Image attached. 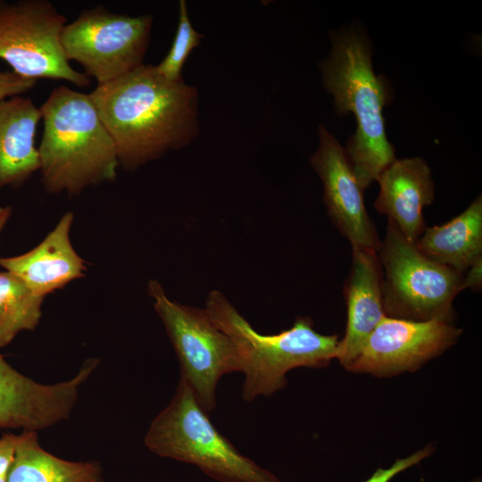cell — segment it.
<instances>
[{"instance_id": "cell-23", "label": "cell", "mask_w": 482, "mask_h": 482, "mask_svg": "<svg viewBox=\"0 0 482 482\" xmlns=\"http://www.w3.org/2000/svg\"><path fill=\"white\" fill-rule=\"evenodd\" d=\"M17 435L4 434L0 437V478H6L13 460Z\"/></svg>"}, {"instance_id": "cell-2", "label": "cell", "mask_w": 482, "mask_h": 482, "mask_svg": "<svg viewBox=\"0 0 482 482\" xmlns=\"http://www.w3.org/2000/svg\"><path fill=\"white\" fill-rule=\"evenodd\" d=\"M320 70L336 112L340 115L352 112L356 119L355 134L348 139L345 152L364 191L396 160L382 113L391 96L388 83L375 74L369 42L354 29L332 37L331 51Z\"/></svg>"}, {"instance_id": "cell-16", "label": "cell", "mask_w": 482, "mask_h": 482, "mask_svg": "<svg viewBox=\"0 0 482 482\" xmlns=\"http://www.w3.org/2000/svg\"><path fill=\"white\" fill-rule=\"evenodd\" d=\"M39 107L24 96L0 102V187H18L40 169L35 145Z\"/></svg>"}, {"instance_id": "cell-12", "label": "cell", "mask_w": 482, "mask_h": 482, "mask_svg": "<svg viewBox=\"0 0 482 482\" xmlns=\"http://www.w3.org/2000/svg\"><path fill=\"white\" fill-rule=\"evenodd\" d=\"M319 147L310 162L320 178L324 203L335 227L352 245L378 251L381 240L370 218L360 187L345 149L323 126H319Z\"/></svg>"}, {"instance_id": "cell-9", "label": "cell", "mask_w": 482, "mask_h": 482, "mask_svg": "<svg viewBox=\"0 0 482 482\" xmlns=\"http://www.w3.org/2000/svg\"><path fill=\"white\" fill-rule=\"evenodd\" d=\"M66 23L47 0H0V59L25 78L88 87L92 79L74 70L63 53L61 33Z\"/></svg>"}, {"instance_id": "cell-25", "label": "cell", "mask_w": 482, "mask_h": 482, "mask_svg": "<svg viewBox=\"0 0 482 482\" xmlns=\"http://www.w3.org/2000/svg\"><path fill=\"white\" fill-rule=\"evenodd\" d=\"M11 206H0V234L12 215Z\"/></svg>"}, {"instance_id": "cell-13", "label": "cell", "mask_w": 482, "mask_h": 482, "mask_svg": "<svg viewBox=\"0 0 482 482\" xmlns=\"http://www.w3.org/2000/svg\"><path fill=\"white\" fill-rule=\"evenodd\" d=\"M352 251L351 269L343 291L347 308L346 329L336 354V359L347 370L385 316L378 252L362 248Z\"/></svg>"}, {"instance_id": "cell-8", "label": "cell", "mask_w": 482, "mask_h": 482, "mask_svg": "<svg viewBox=\"0 0 482 482\" xmlns=\"http://www.w3.org/2000/svg\"><path fill=\"white\" fill-rule=\"evenodd\" d=\"M153 16H129L98 5L82 11L61 33L66 59L75 61L97 86L141 66L147 51Z\"/></svg>"}, {"instance_id": "cell-4", "label": "cell", "mask_w": 482, "mask_h": 482, "mask_svg": "<svg viewBox=\"0 0 482 482\" xmlns=\"http://www.w3.org/2000/svg\"><path fill=\"white\" fill-rule=\"evenodd\" d=\"M205 310L234 345L245 374L242 398L246 402L282 389L287 373L295 368H321L336 358L338 336L319 333L309 317H298L291 328L278 334L263 335L220 291L208 295Z\"/></svg>"}, {"instance_id": "cell-6", "label": "cell", "mask_w": 482, "mask_h": 482, "mask_svg": "<svg viewBox=\"0 0 482 482\" xmlns=\"http://www.w3.org/2000/svg\"><path fill=\"white\" fill-rule=\"evenodd\" d=\"M378 255L386 316L452 322L453 300L464 290L463 274L426 256L390 221Z\"/></svg>"}, {"instance_id": "cell-14", "label": "cell", "mask_w": 482, "mask_h": 482, "mask_svg": "<svg viewBox=\"0 0 482 482\" xmlns=\"http://www.w3.org/2000/svg\"><path fill=\"white\" fill-rule=\"evenodd\" d=\"M73 218L67 212L37 246L20 255L1 257L0 266L43 297L83 278L87 267L71 241Z\"/></svg>"}, {"instance_id": "cell-27", "label": "cell", "mask_w": 482, "mask_h": 482, "mask_svg": "<svg viewBox=\"0 0 482 482\" xmlns=\"http://www.w3.org/2000/svg\"><path fill=\"white\" fill-rule=\"evenodd\" d=\"M0 482H6V478H0Z\"/></svg>"}, {"instance_id": "cell-7", "label": "cell", "mask_w": 482, "mask_h": 482, "mask_svg": "<svg viewBox=\"0 0 482 482\" xmlns=\"http://www.w3.org/2000/svg\"><path fill=\"white\" fill-rule=\"evenodd\" d=\"M147 290L180 364V372L201 406L210 413L215 408V392L220 378L240 371L229 337L207 311L170 300L161 284L152 279Z\"/></svg>"}, {"instance_id": "cell-21", "label": "cell", "mask_w": 482, "mask_h": 482, "mask_svg": "<svg viewBox=\"0 0 482 482\" xmlns=\"http://www.w3.org/2000/svg\"><path fill=\"white\" fill-rule=\"evenodd\" d=\"M433 449L427 446L412 454L397 459L389 468H378L375 472L363 482H390L396 475L407 469L419 464L422 460L430 455Z\"/></svg>"}, {"instance_id": "cell-5", "label": "cell", "mask_w": 482, "mask_h": 482, "mask_svg": "<svg viewBox=\"0 0 482 482\" xmlns=\"http://www.w3.org/2000/svg\"><path fill=\"white\" fill-rule=\"evenodd\" d=\"M145 444L162 457L195 465L218 482H281L217 430L182 379L168 406L152 421Z\"/></svg>"}, {"instance_id": "cell-3", "label": "cell", "mask_w": 482, "mask_h": 482, "mask_svg": "<svg viewBox=\"0 0 482 482\" xmlns=\"http://www.w3.org/2000/svg\"><path fill=\"white\" fill-rule=\"evenodd\" d=\"M39 109V170L47 192L74 195L115 179L116 147L89 94L60 86Z\"/></svg>"}, {"instance_id": "cell-26", "label": "cell", "mask_w": 482, "mask_h": 482, "mask_svg": "<svg viewBox=\"0 0 482 482\" xmlns=\"http://www.w3.org/2000/svg\"><path fill=\"white\" fill-rule=\"evenodd\" d=\"M470 482H481V480L479 478H474L470 480Z\"/></svg>"}, {"instance_id": "cell-22", "label": "cell", "mask_w": 482, "mask_h": 482, "mask_svg": "<svg viewBox=\"0 0 482 482\" xmlns=\"http://www.w3.org/2000/svg\"><path fill=\"white\" fill-rule=\"evenodd\" d=\"M36 79L22 77L12 71L0 72V102L21 96L36 86Z\"/></svg>"}, {"instance_id": "cell-24", "label": "cell", "mask_w": 482, "mask_h": 482, "mask_svg": "<svg viewBox=\"0 0 482 482\" xmlns=\"http://www.w3.org/2000/svg\"><path fill=\"white\" fill-rule=\"evenodd\" d=\"M482 259L477 261L470 269L463 274L464 289L470 288L471 290L479 291L482 286Z\"/></svg>"}, {"instance_id": "cell-20", "label": "cell", "mask_w": 482, "mask_h": 482, "mask_svg": "<svg viewBox=\"0 0 482 482\" xmlns=\"http://www.w3.org/2000/svg\"><path fill=\"white\" fill-rule=\"evenodd\" d=\"M203 36L197 32L187 13V7L185 0L179 2V21L177 30L171 46L162 59L154 66L157 72L168 80H181V71L183 66L191 54L197 47Z\"/></svg>"}, {"instance_id": "cell-1", "label": "cell", "mask_w": 482, "mask_h": 482, "mask_svg": "<svg viewBox=\"0 0 482 482\" xmlns=\"http://www.w3.org/2000/svg\"><path fill=\"white\" fill-rule=\"evenodd\" d=\"M117 151L120 166L134 170L198 133L197 90L168 80L142 64L89 94Z\"/></svg>"}, {"instance_id": "cell-15", "label": "cell", "mask_w": 482, "mask_h": 482, "mask_svg": "<svg viewBox=\"0 0 482 482\" xmlns=\"http://www.w3.org/2000/svg\"><path fill=\"white\" fill-rule=\"evenodd\" d=\"M377 181L380 189L374 203L376 210L415 243L427 227L423 208L435 197L428 165L420 157L395 160Z\"/></svg>"}, {"instance_id": "cell-19", "label": "cell", "mask_w": 482, "mask_h": 482, "mask_svg": "<svg viewBox=\"0 0 482 482\" xmlns=\"http://www.w3.org/2000/svg\"><path fill=\"white\" fill-rule=\"evenodd\" d=\"M44 299L15 275L0 271V347L9 345L20 332L36 328Z\"/></svg>"}, {"instance_id": "cell-10", "label": "cell", "mask_w": 482, "mask_h": 482, "mask_svg": "<svg viewBox=\"0 0 482 482\" xmlns=\"http://www.w3.org/2000/svg\"><path fill=\"white\" fill-rule=\"evenodd\" d=\"M461 329L450 321H414L384 316L349 368L391 377L415 371L454 345Z\"/></svg>"}, {"instance_id": "cell-11", "label": "cell", "mask_w": 482, "mask_h": 482, "mask_svg": "<svg viewBox=\"0 0 482 482\" xmlns=\"http://www.w3.org/2000/svg\"><path fill=\"white\" fill-rule=\"evenodd\" d=\"M96 365V360H87L71 379L44 385L19 372L0 353V428L37 431L68 418Z\"/></svg>"}, {"instance_id": "cell-17", "label": "cell", "mask_w": 482, "mask_h": 482, "mask_svg": "<svg viewBox=\"0 0 482 482\" xmlns=\"http://www.w3.org/2000/svg\"><path fill=\"white\" fill-rule=\"evenodd\" d=\"M415 245L428 258L464 274L482 259L481 196L448 222L426 227Z\"/></svg>"}, {"instance_id": "cell-18", "label": "cell", "mask_w": 482, "mask_h": 482, "mask_svg": "<svg viewBox=\"0 0 482 482\" xmlns=\"http://www.w3.org/2000/svg\"><path fill=\"white\" fill-rule=\"evenodd\" d=\"M6 482H104L101 470L93 462L60 459L38 444L37 431L17 435L14 456Z\"/></svg>"}]
</instances>
